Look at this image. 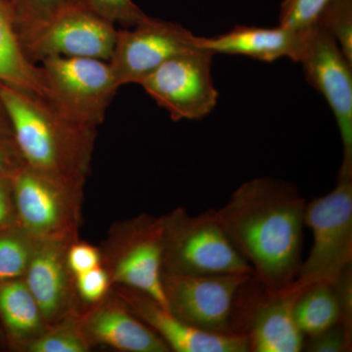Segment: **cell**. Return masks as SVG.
<instances>
[{"mask_svg":"<svg viewBox=\"0 0 352 352\" xmlns=\"http://www.w3.org/2000/svg\"><path fill=\"white\" fill-rule=\"evenodd\" d=\"M48 328L24 279L0 281V349L21 352Z\"/></svg>","mask_w":352,"mask_h":352,"instance_id":"obj_18","label":"cell"},{"mask_svg":"<svg viewBox=\"0 0 352 352\" xmlns=\"http://www.w3.org/2000/svg\"><path fill=\"white\" fill-rule=\"evenodd\" d=\"M307 201L295 186L270 177L243 183L214 210L252 277L268 292L293 283L300 270Z\"/></svg>","mask_w":352,"mask_h":352,"instance_id":"obj_1","label":"cell"},{"mask_svg":"<svg viewBox=\"0 0 352 352\" xmlns=\"http://www.w3.org/2000/svg\"><path fill=\"white\" fill-rule=\"evenodd\" d=\"M0 82L46 99L41 67L25 55L12 11L4 0H0Z\"/></svg>","mask_w":352,"mask_h":352,"instance_id":"obj_19","label":"cell"},{"mask_svg":"<svg viewBox=\"0 0 352 352\" xmlns=\"http://www.w3.org/2000/svg\"><path fill=\"white\" fill-rule=\"evenodd\" d=\"M305 226L314 233L309 256L289 288L300 294L317 284H333L352 264V175L340 173L327 195L307 203Z\"/></svg>","mask_w":352,"mask_h":352,"instance_id":"obj_4","label":"cell"},{"mask_svg":"<svg viewBox=\"0 0 352 352\" xmlns=\"http://www.w3.org/2000/svg\"><path fill=\"white\" fill-rule=\"evenodd\" d=\"M263 295L244 303L236 322V332L249 339L250 351L298 352L305 335L294 317V307L300 294L289 287L277 292L263 289Z\"/></svg>","mask_w":352,"mask_h":352,"instance_id":"obj_15","label":"cell"},{"mask_svg":"<svg viewBox=\"0 0 352 352\" xmlns=\"http://www.w3.org/2000/svg\"><path fill=\"white\" fill-rule=\"evenodd\" d=\"M296 325L305 336H314L337 324L342 312L332 284H317L303 289L294 307Z\"/></svg>","mask_w":352,"mask_h":352,"instance_id":"obj_20","label":"cell"},{"mask_svg":"<svg viewBox=\"0 0 352 352\" xmlns=\"http://www.w3.org/2000/svg\"><path fill=\"white\" fill-rule=\"evenodd\" d=\"M101 265L111 283L143 292L166 308L163 289L162 217L142 214L115 222L101 245Z\"/></svg>","mask_w":352,"mask_h":352,"instance_id":"obj_5","label":"cell"},{"mask_svg":"<svg viewBox=\"0 0 352 352\" xmlns=\"http://www.w3.org/2000/svg\"><path fill=\"white\" fill-rule=\"evenodd\" d=\"M25 162L14 138H0V179L12 178Z\"/></svg>","mask_w":352,"mask_h":352,"instance_id":"obj_30","label":"cell"},{"mask_svg":"<svg viewBox=\"0 0 352 352\" xmlns=\"http://www.w3.org/2000/svg\"><path fill=\"white\" fill-rule=\"evenodd\" d=\"M0 98L25 164L85 185L91 170L97 129L72 120L43 97L1 82Z\"/></svg>","mask_w":352,"mask_h":352,"instance_id":"obj_2","label":"cell"},{"mask_svg":"<svg viewBox=\"0 0 352 352\" xmlns=\"http://www.w3.org/2000/svg\"><path fill=\"white\" fill-rule=\"evenodd\" d=\"M331 0H284L280 8V25L302 30L314 24Z\"/></svg>","mask_w":352,"mask_h":352,"instance_id":"obj_26","label":"cell"},{"mask_svg":"<svg viewBox=\"0 0 352 352\" xmlns=\"http://www.w3.org/2000/svg\"><path fill=\"white\" fill-rule=\"evenodd\" d=\"M252 275L217 274L189 276L163 272L166 308L206 332L237 333L236 309L241 289Z\"/></svg>","mask_w":352,"mask_h":352,"instance_id":"obj_10","label":"cell"},{"mask_svg":"<svg viewBox=\"0 0 352 352\" xmlns=\"http://www.w3.org/2000/svg\"><path fill=\"white\" fill-rule=\"evenodd\" d=\"M14 138L12 126L2 99L0 98V138Z\"/></svg>","mask_w":352,"mask_h":352,"instance_id":"obj_32","label":"cell"},{"mask_svg":"<svg viewBox=\"0 0 352 352\" xmlns=\"http://www.w3.org/2000/svg\"><path fill=\"white\" fill-rule=\"evenodd\" d=\"M75 277L76 292L85 307L101 300L112 287L108 272L102 265Z\"/></svg>","mask_w":352,"mask_h":352,"instance_id":"obj_27","label":"cell"},{"mask_svg":"<svg viewBox=\"0 0 352 352\" xmlns=\"http://www.w3.org/2000/svg\"><path fill=\"white\" fill-rule=\"evenodd\" d=\"M68 263L74 275L94 270L101 265L100 248L85 242L78 238L69 245Z\"/></svg>","mask_w":352,"mask_h":352,"instance_id":"obj_29","label":"cell"},{"mask_svg":"<svg viewBox=\"0 0 352 352\" xmlns=\"http://www.w3.org/2000/svg\"><path fill=\"white\" fill-rule=\"evenodd\" d=\"M19 224L12 178L0 179V230Z\"/></svg>","mask_w":352,"mask_h":352,"instance_id":"obj_31","label":"cell"},{"mask_svg":"<svg viewBox=\"0 0 352 352\" xmlns=\"http://www.w3.org/2000/svg\"><path fill=\"white\" fill-rule=\"evenodd\" d=\"M303 36L302 30H293L279 25L276 28L237 25L232 31L197 39V47L212 54L243 55L263 62L280 58L296 61Z\"/></svg>","mask_w":352,"mask_h":352,"instance_id":"obj_17","label":"cell"},{"mask_svg":"<svg viewBox=\"0 0 352 352\" xmlns=\"http://www.w3.org/2000/svg\"><path fill=\"white\" fill-rule=\"evenodd\" d=\"M38 241L20 224L0 230V281L24 277Z\"/></svg>","mask_w":352,"mask_h":352,"instance_id":"obj_22","label":"cell"},{"mask_svg":"<svg viewBox=\"0 0 352 352\" xmlns=\"http://www.w3.org/2000/svg\"><path fill=\"white\" fill-rule=\"evenodd\" d=\"M90 10L113 24L134 27L147 15L132 0H80Z\"/></svg>","mask_w":352,"mask_h":352,"instance_id":"obj_25","label":"cell"},{"mask_svg":"<svg viewBox=\"0 0 352 352\" xmlns=\"http://www.w3.org/2000/svg\"><path fill=\"white\" fill-rule=\"evenodd\" d=\"M296 62L302 65L307 82L330 106L344 147L340 170L352 173V62L318 22L303 29Z\"/></svg>","mask_w":352,"mask_h":352,"instance_id":"obj_11","label":"cell"},{"mask_svg":"<svg viewBox=\"0 0 352 352\" xmlns=\"http://www.w3.org/2000/svg\"><path fill=\"white\" fill-rule=\"evenodd\" d=\"M78 0H8L16 31L43 22Z\"/></svg>","mask_w":352,"mask_h":352,"instance_id":"obj_24","label":"cell"},{"mask_svg":"<svg viewBox=\"0 0 352 352\" xmlns=\"http://www.w3.org/2000/svg\"><path fill=\"white\" fill-rule=\"evenodd\" d=\"M32 63L50 57H82L109 61L118 30L80 0L64 7L43 22L17 32Z\"/></svg>","mask_w":352,"mask_h":352,"instance_id":"obj_8","label":"cell"},{"mask_svg":"<svg viewBox=\"0 0 352 352\" xmlns=\"http://www.w3.org/2000/svg\"><path fill=\"white\" fill-rule=\"evenodd\" d=\"M89 346H106L124 352H170L156 333L132 314L126 303L110 292L80 316Z\"/></svg>","mask_w":352,"mask_h":352,"instance_id":"obj_16","label":"cell"},{"mask_svg":"<svg viewBox=\"0 0 352 352\" xmlns=\"http://www.w3.org/2000/svg\"><path fill=\"white\" fill-rule=\"evenodd\" d=\"M46 99L80 124L97 129L119 90L110 63L82 57H50L41 62Z\"/></svg>","mask_w":352,"mask_h":352,"instance_id":"obj_6","label":"cell"},{"mask_svg":"<svg viewBox=\"0 0 352 352\" xmlns=\"http://www.w3.org/2000/svg\"><path fill=\"white\" fill-rule=\"evenodd\" d=\"M197 39L182 25L147 16L131 30H118L108 62L120 87L139 85L170 58L198 48Z\"/></svg>","mask_w":352,"mask_h":352,"instance_id":"obj_12","label":"cell"},{"mask_svg":"<svg viewBox=\"0 0 352 352\" xmlns=\"http://www.w3.org/2000/svg\"><path fill=\"white\" fill-rule=\"evenodd\" d=\"M214 54L194 48L170 58L139 85L173 122L198 120L217 107L219 91L212 75Z\"/></svg>","mask_w":352,"mask_h":352,"instance_id":"obj_9","label":"cell"},{"mask_svg":"<svg viewBox=\"0 0 352 352\" xmlns=\"http://www.w3.org/2000/svg\"><path fill=\"white\" fill-rule=\"evenodd\" d=\"M163 272L170 274L252 275L251 265L235 249L220 226L214 210L191 215L176 208L162 215Z\"/></svg>","mask_w":352,"mask_h":352,"instance_id":"obj_3","label":"cell"},{"mask_svg":"<svg viewBox=\"0 0 352 352\" xmlns=\"http://www.w3.org/2000/svg\"><path fill=\"white\" fill-rule=\"evenodd\" d=\"M19 224L36 239H78L83 186L27 164L12 177Z\"/></svg>","mask_w":352,"mask_h":352,"instance_id":"obj_7","label":"cell"},{"mask_svg":"<svg viewBox=\"0 0 352 352\" xmlns=\"http://www.w3.org/2000/svg\"><path fill=\"white\" fill-rule=\"evenodd\" d=\"M73 241L38 239L23 277L48 326L87 309L78 295L76 277L68 263L69 245Z\"/></svg>","mask_w":352,"mask_h":352,"instance_id":"obj_13","label":"cell"},{"mask_svg":"<svg viewBox=\"0 0 352 352\" xmlns=\"http://www.w3.org/2000/svg\"><path fill=\"white\" fill-rule=\"evenodd\" d=\"M316 22L335 38L352 62V0H331Z\"/></svg>","mask_w":352,"mask_h":352,"instance_id":"obj_23","label":"cell"},{"mask_svg":"<svg viewBox=\"0 0 352 352\" xmlns=\"http://www.w3.org/2000/svg\"><path fill=\"white\" fill-rule=\"evenodd\" d=\"M4 1H6V2H7V1H8V0H4Z\"/></svg>","mask_w":352,"mask_h":352,"instance_id":"obj_33","label":"cell"},{"mask_svg":"<svg viewBox=\"0 0 352 352\" xmlns=\"http://www.w3.org/2000/svg\"><path fill=\"white\" fill-rule=\"evenodd\" d=\"M82 314H72L48 326L41 336L27 342L21 352H87L91 346L82 328Z\"/></svg>","mask_w":352,"mask_h":352,"instance_id":"obj_21","label":"cell"},{"mask_svg":"<svg viewBox=\"0 0 352 352\" xmlns=\"http://www.w3.org/2000/svg\"><path fill=\"white\" fill-rule=\"evenodd\" d=\"M303 349L310 352H344L351 351V331L338 322L332 327L309 336L303 342Z\"/></svg>","mask_w":352,"mask_h":352,"instance_id":"obj_28","label":"cell"},{"mask_svg":"<svg viewBox=\"0 0 352 352\" xmlns=\"http://www.w3.org/2000/svg\"><path fill=\"white\" fill-rule=\"evenodd\" d=\"M111 289L129 310L175 352H250L247 336L214 333L189 325L138 289L113 285Z\"/></svg>","mask_w":352,"mask_h":352,"instance_id":"obj_14","label":"cell"}]
</instances>
